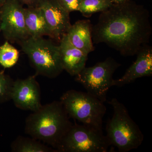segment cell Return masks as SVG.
Returning <instances> with one entry per match:
<instances>
[{
    "instance_id": "obj_1",
    "label": "cell",
    "mask_w": 152,
    "mask_h": 152,
    "mask_svg": "<svg viewBox=\"0 0 152 152\" xmlns=\"http://www.w3.org/2000/svg\"><path fill=\"white\" fill-rule=\"evenodd\" d=\"M152 28L148 11L130 0L113 4L92 26L93 43H104L124 56H134L149 42Z\"/></svg>"
},
{
    "instance_id": "obj_2",
    "label": "cell",
    "mask_w": 152,
    "mask_h": 152,
    "mask_svg": "<svg viewBox=\"0 0 152 152\" xmlns=\"http://www.w3.org/2000/svg\"><path fill=\"white\" fill-rule=\"evenodd\" d=\"M69 118L61 101H53L42 105L28 116L25 122V133L57 151L73 124Z\"/></svg>"
},
{
    "instance_id": "obj_3",
    "label": "cell",
    "mask_w": 152,
    "mask_h": 152,
    "mask_svg": "<svg viewBox=\"0 0 152 152\" xmlns=\"http://www.w3.org/2000/svg\"><path fill=\"white\" fill-rule=\"evenodd\" d=\"M108 103L113 110V116L106 127V136L110 145L120 152L137 148L144 140L138 126L131 118L124 105L117 99L113 98Z\"/></svg>"
},
{
    "instance_id": "obj_4",
    "label": "cell",
    "mask_w": 152,
    "mask_h": 152,
    "mask_svg": "<svg viewBox=\"0 0 152 152\" xmlns=\"http://www.w3.org/2000/svg\"><path fill=\"white\" fill-rule=\"evenodd\" d=\"M69 117L83 124L102 130L107 108L104 102L88 92L70 90L60 98Z\"/></svg>"
},
{
    "instance_id": "obj_5",
    "label": "cell",
    "mask_w": 152,
    "mask_h": 152,
    "mask_svg": "<svg viewBox=\"0 0 152 152\" xmlns=\"http://www.w3.org/2000/svg\"><path fill=\"white\" fill-rule=\"evenodd\" d=\"M20 44L37 75L54 78L64 71L58 45L43 37H31L20 42Z\"/></svg>"
},
{
    "instance_id": "obj_6",
    "label": "cell",
    "mask_w": 152,
    "mask_h": 152,
    "mask_svg": "<svg viewBox=\"0 0 152 152\" xmlns=\"http://www.w3.org/2000/svg\"><path fill=\"white\" fill-rule=\"evenodd\" d=\"M110 143L102 130L73 124L57 149L61 152H106Z\"/></svg>"
},
{
    "instance_id": "obj_7",
    "label": "cell",
    "mask_w": 152,
    "mask_h": 152,
    "mask_svg": "<svg viewBox=\"0 0 152 152\" xmlns=\"http://www.w3.org/2000/svg\"><path fill=\"white\" fill-rule=\"evenodd\" d=\"M121 65L112 57L97 63L91 67H85L75 76V80L83 85L87 92L104 103L112 87L113 75Z\"/></svg>"
},
{
    "instance_id": "obj_8",
    "label": "cell",
    "mask_w": 152,
    "mask_h": 152,
    "mask_svg": "<svg viewBox=\"0 0 152 152\" xmlns=\"http://www.w3.org/2000/svg\"><path fill=\"white\" fill-rule=\"evenodd\" d=\"M1 32L7 41L19 42L29 37L25 24L24 8L20 0H7L0 8Z\"/></svg>"
},
{
    "instance_id": "obj_9",
    "label": "cell",
    "mask_w": 152,
    "mask_h": 152,
    "mask_svg": "<svg viewBox=\"0 0 152 152\" xmlns=\"http://www.w3.org/2000/svg\"><path fill=\"white\" fill-rule=\"evenodd\" d=\"M40 89L35 76L14 81L11 100L17 107L24 110L36 111L42 107Z\"/></svg>"
},
{
    "instance_id": "obj_10",
    "label": "cell",
    "mask_w": 152,
    "mask_h": 152,
    "mask_svg": "<svg viewBox=\"0 0 152 152\" xmlns=\"http://www.w3.org/2000/svg\"><path fill=\"white\" fill-rule=\"evenodd\" d=\"M38 7L45 19L50 32L49 37L59 42L72 25L70 13L63 8L57 0H39Z\"/></svg>"
},
{
    "instance_id": "obj_11",
    "label": "cell",
    "mask_w": 152,
    "mask_h": 152,
    "mask_svg": "<svg viewBox=\"0 0 152 152\" xmlns=\"http://www.w3.org/2000/svg\"><path fill=\"white\" fill-rule=\"evenodd\" d=\"M136 55V61L121 77L113 80L112 86H123L140 78L152 75V47L148 44L144 45Z\"/></svg>"
},
{
    "instance_id": "obj_12",
    "label": "cell",
    "mask_w": 152,
    "mask_h": 152,
    "mask_svg": "<svg viewBox=\"0 0 152 152\" xmlns=\"http://www.w3.org/2000/svg\"><path fill=\"white\" fill-rule=\"evenodd\" d=\"M58 45L63 69L71 76L77 75L86 66L88 55L74 46L66 34L61 39Z\"/></svg>"
},
{
    "instance_id": "obj_13",
    "label": "cell",
    "mask_w": 152,
    "mask_h": 152,
    "mask_svg": "<svg viewBox=\"0 0 152 152\" xmlns=\"http://www.w3.org/2000/svg\"><path fill=\"white\" fill-rule=\"evenodd\" d=\"M92 26L89 20H80L71 25L66 34L74 46L87 55L94 50L92 37Z\"/></svg>"
},
{
    "instance_id": "obj_14",
    "label": "cell",
    "mask_w": 152,
    "mask_h": 152,
    "mask_svg": "<svg viewBox=\"0 0 152 152\" xmlns=\"http://www.w3.org/2000/svg\"><path fill=\"white\" fill-rule=\"evenodd\" d=\"M25 24L29 37L50 36V32L41 9L37 7L24 8Z\"/></svg>"
},
{
    "instance_id": "obj_15",
    "label": "cell",
    "mask_w": 152,
    "mask_h": 152,
    "mask_svg": "<svg viewBox=\"0 0 152 152\" xmlns=\"http://www.w3.org/2000/svg\"><path fill=\"white\" fill-rule=\"evenodd\" d=\"M11 148L14 152H57L36 139L22 136L18 137L12 142Z\"/></svg>"
},
{
    "instance_id": "obj_16",
    "label": "cell",
    "mask_w": 152,
    "mask_h": 152,
    "mask_svg": "<svg viewBox=\"0 0 152 152\" xmlns=\"http://www.w3.org/2000/svg\"><path fill=\"white\" fill-rule=\"evenodd\" d=\"M112 4L111 0H83L79 12L83 16L90 18L94 14L107 10Z\"/></svg>"
},
{
    "instance_id": "obj_17",
    "label": "cell",
    "mask_w": 152,
    "mask_h": 152,
    "mask_svg": "<svg viewBox=\"0 0 152 152\" xmlns=\"http://www.w3.org/2000/svg\"><path fill=\"white\" fill-rule=\"evenodd\" d=\"M19 52L8 41L0 46V65L4 68L14 66L18 61Z\"/></svg>"
},
{
    "instance_id": "obj_18",
    "label": "cell",
    "mask_w": 152,
    "mask_h": 152,
    "mask_svg": "<svg viewBox=\"0 0 152 152\" xmlns=\"http://www.w3.org/2000/svg\"><path fill=\"white\" fill-rule=\"evenodd\" d=\"M14 81L9 76L0 72V103L11 100Z\"/></svg>"
},
{
    "instance_id": "obj_19",
    "label": "cell",
    "mask_w": 152,
    "mask_h": 152,
    "mask_svg": "<svg viewBox=\"0 0 152 152\" xmlns=\"http://www.w3.org/2000/svg\"><path fill=\"white\" fill-rule=\"evenodd\" d=\"M60 5L70 13L74 11H79L83 0H57Z\"/></svg>"
},
{
    "instance_id": "obj_20",
    "label": "cell",
    "mask_w": 152,
    "mask_h": 152,
    "mask_svg": "<svg viewBox=\"0 0 152 152\" xmlns=\"http://www.w3.org/2000/svg\"><path fill=\"white\" fill-rule=\"evenodd\" d=\"M21 2L24 4L26 5L28 7H37L39 6V0H20Z\"/></svg>"
},
{
    "instance_id": "obj_21",
    "label": "cell",
    "mask_w": 152,
    "mask_h": 152,
    "mask_svg": "<svg viewBox=\"0 0 152 152\" xmlns=\"http://www.w3.org/2000/svg\"><path fill=\"white\" fill-rule=\"evenodd\" d=\"M130 0H111L113 4H120L127 2Z\"/></svg>"
},
{
    "instance_id": "obj_22",
    "label": "cell",
    "mask_w": 152,
    "mask_h": 152,
    "mask_svg": "<svg viewBox=\"0 0 152 152\" xmlns=\"http://www.w3.org/2000/svg\"><path fill=\"white\" fill-rule=\"evenodd\" d=\"M7 0H0V8Z\"/></svg>"
},
{
    "instance_id": "obj_23",
    "label": "cell",
    "mask_w": 152,
    "mask_h": 152,
    "mask_svg": "<svg viewBox=\"0 0 152 152\" xmlns=\"http://www.w3.org/2000/svg\"><path fill=\"white\" fill-rule=\"evenodd\" d=\"M1 32V23H0V32Z\"/></svg>"
}]
</instances>
